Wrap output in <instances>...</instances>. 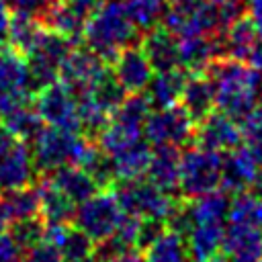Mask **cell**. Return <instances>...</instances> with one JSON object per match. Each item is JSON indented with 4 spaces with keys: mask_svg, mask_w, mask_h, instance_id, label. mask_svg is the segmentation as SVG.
Segmentation results:
<instances>
[{
    "mask_svg": "<svg viewBox=\"0 0 262 262\" xmlns=\"http://www.w3.org/2000/svg\"><path fill=\"white\" fill-rule=\"evenodd\" d=\"M10 223H12V219H10V215H8L6 207H4V201H2V196H0V233L6 231V229L10 227Z\"/></svg>",
    "mask_w": 262,
    "mask_h": 262,
    "instance_id": "47",
    "label": "cell"
},
{
    "mask_svg": "<svg viewBox=\"0 0 262 262\" xmlns=\"http://www.w3.org/2000/svg\"><path fill=\"white\" fill-rule=\"evenodd\" d=\"M205 74L213 82L215 108L235 121H242L262 104V78L250 63L233 57H217Z\"/></svg>",
    "mask_w": 262,
    "mask_h": 262,
    "instance_id": "1",
    "label": "cell"
},
{
    "mask_svg": "<svg viewBox=\"0 0 262 262\" xmlns=\"http://www.w3.org/2000/svg\"><path fill=\"white\" fill-rule=\"evenodd\" d=\"M223 57L221 37L184 35L178 37V68L186 74H203L213 59Z\"/></svg>",
    "mask_w": 262,
    "mask_h": 262,
    "instance_id": "15",
    "label": "cell"
},
{
    "mask_svg": "<svg viewBox=\"0 0 262 262\" xmlns=\"http://www.w3.org/2000/svg\"><path fill=\"white\" fill-rule=\"evenodd\" d=\"M6 90H29L27 59L12 47L0 49V92ZM33 94V92H31Z\"/></svg>",
    "mask_w": 262,
    "mask_h": 262,
    "instance_id": "32",
    "label": "cell"
},
{
    "mask_svg": "<svg viewBox=\"0 0 262 262\" xmlns=\"http://www.w3.org/2000/svg\"><path fill=\"white\" fill-rule=\"evenodd\" d=\"M6 4L10 6L12 12L31 14L43 23L45 16L59 4V0H6Z\"/></svg>",
    "mask_w": 262,
    "mask_h": 262,
    "instance_id": "39",
    "label": "cell"
},
{
    "mask_svg": "<svg viewBox=\"0 0 262 262\" xmlns=\"http://www.w3.org/2000/svg\"><path fill=\"white\" fill-rule=\"evenodd\" d=\"M186 72L182 68H172L164 72H154L147 88L143 90L151 102V108H166L180 102V94L186 82Z\"/></svg>",
    "mask_w": 262,
    "mask_h": 262,
    "instance_id": "23",
    "label": "cell"
},
{
    "mask_svg": "<svg viewBox=\"0 0 262 262\" xmlns=\"http://www.w3.org/2000/svg\"><path fill=\"white\" fill-rule=\"evenodd\" d=\"M192 143L199 147H207V149L225 154V151L242 145L239 121H235L233 117H229L221 111H211L205 119L194 123Z\"/></svg>",
    "mask_w": 262,
    "mask_h": 262,
    "instance_id": "11",
    "label": "cell"
},
{
    "mask_svg": "<svg viewBox=\"0 0 262 262\" xmlns=\"http://www.w3.org/2000/svg\"><path fill=\"white\" fill-rule=\"evenodd\" d=\"M139 45L145 51L154 72L178 68V37L164 25H156L154 29L145 31Z\"/></svg>",
    "mask_w": 262,
    "mask_h": 262,
    "instance_id": "18",
    "label": "cell"
},
{
    "mask_svg": "<svg viewBox=\"0 0 262 262\" xmlns=\"http://www.w3.org/2000/svg\"><path fill=\"white\" fill-rule=\"evenodd\" d=\"M164 229H166V221L164 219H158V217H145V219H141L139 221V231H137L135 248L145 250Z\"/></svg>",
    "mask_w": 262,
    "mask_h": 262,
    "instance_id": "40",
    "label": "cell"
},
{
    "mask_svg": "<svg viewBox=\"0 0 262 262\" xmlns=\"http://www.w3.org/2000/svg\"><path fill=\"white\" fill-rule=\"evenodd\" d=\"M139 35L141 33L127 18L121 0H102L94 14L88 18L80 43L111 63L121 49L139 43Z\"/></svg>",
    "mask_w": 262,
    "mask_h": 262,
    "instance_id": "2",
    "label": "cell"
},
{
    "mask_svg": "<svg viewBox=\"0 0 262 262\" xmlns=\"http://www.w3.org/2000/svg\"><path fill=\"white\" fill-rule=\"evenodd\" d=\"M117 262H147V260H145L143 254H139V252H135V250H129V252H125Z\"/></svg>",
    "mask_w": 262,
    "mask_h": 262,
    "instance_id": "48",
    "label": "cell"
},
{
    "mask_svg": "<svg viewBox=\"0 0 262 262\" xmlns=\"http://www.w3.org/2000/svg\"><path fill=\"white\" fill-rule=\"evenodd\" d=\"M0 123H2L16 139H20V141H25V143H31V141L39 135V131L45 127L43 119L37 115L35 108H31V104H25V106H20V108H16V111H10L8 115L0 117Z\"/></svg>",
    "mask_w": 262,
    "mask_h": 262,
    "instance_id": "34",
    "label": "cell"
},
{
    "mask_svg": "<svg viewBox=\"0 0 262 262\" xmlns=\"http://www.w3.org/2000/svg\"><path fill=\"white\" fill-rule=\"evenodd\" d=\"M78 262H98V260H96V256L92 254V256H88V258H84V260H78Z\"/></svg>",
    "mask_w": 262,
    "mask_h": 262,
    "instance_id": "49",
    "label": "cell"
},
{
    "mask_svg": "<svg viewBox=\"0 0 262 262\" xmlns=\"http://www.w3.org/2000/svg\"><path fill=\"white\" fill-rule=\"evenodd\" d=\"M123 217V209L119 207V201L113 190H102L94 192L86 201L76 205L74 213V223L88 233L94 244L113 235L119 221Z\"/></svg>",
    "mask_w": 262,
    "mask_h": 262,
    "instance_id": "7",
    "label": "cell"
},
{
    "mask_svg": "<svg viewBox=\"0 0 262 262\" xmlns=\"http://www.w3.org/2000/svg\"><path fill=\"white\" fill-rule=\"evenodd\" d=\"M39 192V215L47 223H72L76 213V203L66 196L51 180L41 178L35 186Z\"/></svg>",
    "mask_w": 262,
    "mask_h": 262,
    "instance_id": "25",
    "label": "cell"
},
{
    "mask_svg": "<svg viewBox=\"0 0 262 262\" xmlns=\"http://www.w3.org/2000/svg\"><path fill=\"white\" fill-rule=\"evenodd\" d=\"M2 201H4V207H6L12 221L39 215V192L31 184L20 186V188L4 190Z\"/></svg>",
    "mask_w": 262,
    "mask_h": 262,
    "instance_id": "36",
    "label": "cell"
},
{
    "mask_svg": "<svg viewBox=\"0 0 262 262\" xmlns=\"http://www.w3.org/2000/svg\"><path fill=\"white\" fill-rule=\"evenodd\" d=\"M141 137H143V127L131 125V123L121 121L111 115L108 123L96 135V143L106 156H115V154L123 151L125 147L133 145L135 141H139Z\"/></svg>",
    "mask_w": 262,
    "mask_h": 262,
    "instance_id": "29",
    "label": "cell"
},
{
    "mask_svg": "<svg viewBox=\"0 0 262 262\" xmlns=\"http://www.w3.org/2000/svg\"><path fill=\"white\" fill-rule=\"evenodd\" d=\"M23 262H66V260L55 246L43 239L23 252Z\"/></svg>",
    "mask_w": 262,
    "mask_h": 262,
    "instance_id": "41",
    "label": "cell"
},
{
    "mask_svg": "<svg viewBox=\"0 0 262 262\" xmlns=\"http://www.w3.org/2000/svg\"><path fill=\"white\" fill-rule=\"evenodd\" d=\"M248 63H250V66L260 74V78H262V43L256 47V51L252 53V57L248 59Z\"/></svg>",
    "mask_w": 262,
    "mask_h": 262,
    "instance_id": "46",
    "label": "cell"
},
{
    "mask_svg": "<svg viewBox=\"0 0 262 262\" xmlns=\"http://www.w3.org/2000/svg\"><path fill=\"white\" fill-rule=\"evenodd\" d=\"M143 252H145L143 256L147 262H190L184 235L168 227Z\"/></svg>",
    "mask_w": 262,
    "mask_h": 262,
    "instance_id": "31",
    "label": "cell"
},
{
    "mask_svg": "<svg viewBox=\"0 0 262 262\" xmlns=\"http://www.w3.org/2000/svg\"><path fill=\"white\" fill-rule=\"evenodd\" d=\"M49 180L66 194L70 196L76 205L86 201L88 196H92L98 186L94 182V178L80 166L76 164H66V166H59L57 170L49 172Z\"/></svg>",
    "mask_w": 262,
    "mask_h": 262,
    "instance_id": "27",
    "label": "cell"
},
{
    "mask_svg": "<svg viewBox=\"0 0 262 262\" xmlns=\"http://www.w3.org/2000/svg\"><path fill=\"white\" fill-rule=\"evenodd\" d=\"M260 164L262 162L244 143L225 151L223 162H221V184H219V188H223L229 194L250 190L252 184H254V178L258 174Z\"/></svg>",
    "mask_w": 262,
    "mask_h": 262,
    "instance_id": "14",
    "label": "cell"
},
{
    "mask_svg": "<svg viewBox=\"0 0 262 262\" xmlns=\"http://www.w3.org/2000/svg\"><path fill=\"white\" fill-rule=\"evenodd\" d=\"M18 141H20V139H16V137H14V135L0 123V160H2L6 154H10L12 147H14Z\"/></svg>",
    "mask_w": 262,
    "mask_h": 262,
    "instance_id": "44",
    "label": "cell"
},
{
    "mask_svg": "<svg viewBox=\"0 0 262 262\" xmlns=\"http://www.w3.org/2000/svg\"><path fill=\"white\" fill-rule=\"evenodd\" d=\"M43 29L45 25L39 18L25 12H12L10 27H8V47H12L23 57H27L37 45Z\"/></svg>",
    "mask_w": 262,
    "mask_h": 262,
    "instance_id": "30",
    "label": "cell"
},
{
    "mask_svg": "<svg viewBox=\"0 0 262 262\" xmlns=\"http://www.w3.org/2000/svg\"><path fill=\"white\" fill-rule=\"evenodd\" d=\"M221 162L223 154L207 147H190L180 154V178L178 192L182 199H194L211 192L221 184Z\"/></svg>",
    "mask_w": 262,
    "mask_h": 262,
    "instance_id": "4",
    "label": "cell"
},
{
    "mask_svg": "<svg viewBox=\"0 0 262 262\" xmlns=\"http://www.w3.org/2000/svg\"><path fill=\"white\" fill-rule=\"evenodd\" d=\"M100 2L102 0H59V4L45 16L43 25L68 37L72 43H80L84 27Z\"/></svg>",
    "mask_w": 262,
    "mask_h": 262,
    "instance_id": "12",
    "label": "cell"
},
{
    "mask_svg": "<svg viewBox=\"0 0 262 262\" xmlns=\"http://www.w3.org/2000/svg\"><path fill=\"white\" fill-rule=\"evenodd\" d=\"M113 192H115L123 213L135 215L139 219L158 217V219L166 221L168 213L172 211V207L176 203L168 192H164L162 188H158L156 184H151L149 180H143V178L115 182Z\"/></svg>",
    "mask_w": 262,
    "mask_h": 262,
    "instance_id": "6",
    "label": "cell"
},
{
    "mask_svg": "<svg viewBox=\"0 0 262 262\" xmlns=\"http://www.w3.org/2000/svg\"><path fill=\"white\" fill-rule=\"evenodd\" d=\"M180 154H182L180 147L174 145H156V149H151L145 178L168 194L178 190Z\"/></svg>",
    "mask_w": 262,
    "mask_h": 262,
    "instance_id": "19",
    "label": "cell"
},
{
    "mask_svg": "<svg viewBox=\"0 0 262 262\" xmlns=\"http://www.w3.org/2000/svg\"><path fill=\"white\" fill-rule=\"evenodd\" d=\"M88 137L63 127L45 125L39 135L31 141V154L35 170L49 174L66 164H78Z\"/></svg>",
    "mask_w": 262,
    "mask_h": 262,
    "instance_id": "3",
    "label": "cell"
},
{
    "mask_svg": "<svg viewBox=\"0 0 262 262\" xmlns=\"http://www.w3.org/2000/svg\"><path fill=\"white\" fill-rule=\"evenodd\" d=\"M106 70L108 63L100 59L94 51H90L86 45H74L59 68V82H63L78 98L82 94H88L106 74Z\"/></svg>",
    "mask_w": 262,
    "mask_h": 262,
    "instance_id": "9",
    "label": "cell"
},
{
    "mask_svg": "<svg viewBox=\"0 0 262 262\" xmlns=\"http://www.w3.org/2000/svg\"><path fill=\"white\" fill-rule=\"evenodd\" d=\"M76 43H72L68 37L51 31V29H43L37 45L33 47V51L25 57L27 59V76H29V90L39 92L41 88L53 84L55 80H59V68L66 59V55L70 53V49Z\"/></svg>",
    "mask_w": 262,
    "mask_h": 262,
    "instance_id": "5",
    "label": "cell"
},
{
    "mask_svg": "<svg viewBox=\"0 0 262 262\" xmlns=\"http://www.w3.org/2000/svg\"><path fill=\"white\" fill-rule=\"evenodd\" d=\"M231 194L223 188H215L211 192L199 194L194 199H184L192 223H223L229 213V199Z\"/></svg>",
    "mask_w": 262,
    "mask_h": 262,
    "instance_id": "28",
    "label": "cell"
},
{
    "mask_svg": "<svg viewBox=\"0 0 262 262\" xmlns=\"http://www.w3.org/2000/svg\"><path fill=\"white\" fill-rule=\"evenodd\" d=\"M10 6L0 0V49L8 47V27H10Z\"/></svg>",
    "mask_w": 262,
    "mask_h": 262,
    "instance_id": "43",
    "label": "cell"
},
{
    "mask_svg": "<svg viewBox=\"0 0 262 262\" xmlns=\"http://www.w3.org/2000/svg\"><path fill=\"white\" fill-rule=\"evenodd\" d=\"M149 158H151V143L145 137H141L133 145L125 147L123 151L111 156L115 182L145 178V172H147V166H149Z\"/></svg>",
    "mask_w": 262,
    "mask_h": 262,
    "instance_id": "24",
    "label": "cell"
},
{
    "mask_svg": "<svg viewBox=\"0 0 262 262\" xmlns=\"http://www.w3.org/2000/svg\"><path fill=\"white\" fill-rule=\"evenodd\" d=\"M121 6L139 33L160 25L166 12V0H121Z\"/></svg>",
    "mask_w": 262,
    "mask_h": 262,
    "instance_id": "33",
    "label": "cell"
},
{
    "mask_svg": "<svg viewBox=\"0 0 262 262\" xmlns=\"http://www.w3.org/2000/svg\"><path fill=\"white\" fill-rule=\"evenodd\" d=\"M35 111L45 125L63 127L80 133L78 100L63 82L55 80L53 84L35 92Z\"/></svg>",
    "mask_w": 262,
    "mask_h": 262,
    "instance_id": "10",
    "label": "cell"
},
{
    "mask_svg": "<svg viewBox=\"0 0 262 262\" xmlns=\"http://www.w3.org/2000/svg\"><path fill=\"white\" fill-rule=\"evenodd\" d=\"M37 170L33 164V154H31V143L18 141L10 154H6L0 160V188L10 190V188H20L33 182Z\"/></svg>",
    "mask_w": 262,
    "mask_h": 262,
    "instance_id": "20",
    "label": "cell"
},
{
    "mask_svg": "<svg viewBox=\"0 0 262 262\" xmlns=\"http://www.w3.org/2000/svg\"><path fill=\"white\" fill-rule=\"evenodd\" d=\"M45 227L47 221L41 215H33V217H25V219H16L10 223V235L14 237V242L20 246V250H29L35 244L45 239Z\"/></svg>",
    "mask_w": 262,
    "mask_h": 262,
    "instance_id": "37",
    "label": "cell"
},
{
    "mask_svg": "<svg viewBox=\"0 0 262 262\" xmlns=\"http://www.w3.org/2000/svg\"><path fill=\"white\" fill-rule=\"evenodd\" d=\"M260 43L262 41H260L256 27L248 14H242L239 18H235L227 27V31L221 35L223 57H233L239 61H248Z\"/></svg>",
    "mask_w": 262,
    "mask_h": 262,
    "instance_id": "22",
    "label": "cell"
},
{
    "mask_svg": "<svg viewBox=\"0 0 262 262\" xmlns=\"http://www.w3.org/2000/svg\"><path fill=\"white\" fill-rule=\"evenodd\" d=\"M258 262H262V258H260V260H258Z\"/></svg>",
    "mask_w": 262,
    "mask_h": 262,
    "instance_id": "51",
    "label": "cell"
},
{
    "mask_svg": "<svg viewBox=\"0 0 262 262\" xmlns=\"http://www.w3.org/2000/svg\"><path fill=\"white\" fill-rule=\"evenodd\" d=\"M0 262H23V250L6 231L0 233Z\"/></svg>",
    "mask_w": 262,
    "mask_h": 262,
    "instance_id": "42",
    "label": "cell"
},
{
    "mask_svg": "<svg viewBox=\"0 0 262 262\" xmlns=\"http://www.w3.org/2000/svg\"><path fill=\"white\" fill-rule=\"evenodd\" d=\"M248 16L252 18V23H254V27H256V33H258V37H260V41H262V0H258V2H252V4H248Z\"/></svg>",
    "mask_w": 262,
    "mask_h": 262,
    "instance_id": "45",
    "label": "cell"
},
{
    "mask_svg": "<svg viewBox=\"0 0 262 262\" xmlns=\"http://www.w3.org/2000/svg\"><path fill=\"white\" fill-rule=\"evenodd\" d=\"M229 201V223H242V225H254L262 227V196L254 190H244L237 194H231Z\"/></svg>",
    "mask_w": 262,
    "mask_h": 262,
    "instance_id": "35",
    "label": "cell"
},
{
    "mask_svg": "<svg viewBox=\"0 0 262 262\" xmlns=\"http://www.w3.org/2000/svg\"><path fill=\"white\" fill-rule=\"evenodd\" d=\"M186 115L199 123L201 119H205L211 111H215V90H213V82L209 80V76L203 74H188L182 94H180V102H178Z\"/></svg>",
    "mask_w": 262,
    "mask_h": 262,
    "instance_id": "21",
    "label": "cell"
},
{
    "mask_svg": "<svg viewBox=\"0 0 262 262\" xmlns=\"http://www.w3.org/2000/svg\"><path fill=\"white\" fill-rule=\"evenodd\" d=\"M221 252L229 262H258L262 258V227L229 223L223 231Z\"/></svg>",
    "mask_w": 262,
    "mask_h": 262,
    "instance_id": "16",
    "label": "cell"
},
{
    "mask_svg": "<svg viewBox=\"0 0 262 262\" xmlns=\"http://www.w3.org/2000/svg\"><path fill=\"white\" fill-rule=\"evenodd\" d=\"M45 242L55 246L66 262H78L94 254V239L88 233H84L78 225L47 223Z\"/></svg>",
    "mask_w": 262,
    "mask_h": 262,
    "instance_id": "17",
    "label": "cell"
},
{
    "mask_svg": "<svg viewBox=\"0 0 262 262\" xmlns=\"http://www.w3.org/2000/svg\"><path fill=\"white\" fill-rule=\"evenodd\" d=\"M252 2H258V0H246V4H252Z\"/></svg>",
    "mask_w": 262,
    "mask_h": 262,
    "instance_id": "50",
    "label": "cell"
},
{
    "mask_svg": "<svg viewBox=\"0 0 262 262\" xmlns=\"http://www.w3.org/2000/svg\"><path fill=\"white\" fill-rule=\"evenodd\" d=\"M223 223H196L184 235L190 262H207L221 252L223 246Z\"/></svg>",
    "mask_w": 262,
    "mask_h": 262,
    "instance_id": "26",
    "label": "cell"
},
{
    "mask_svg": "<svg viewBox=\"0 0 262 262\" xmlns=\"http://www.w3.org/2000/svg\"><path fill=\"white\" fill-rule=\"evenodd\" d=\"M194 121L186 115L180 104H172L166 108H151L143 123V137L156 145H174L182 147L192 143Z\"/></svg>",
    "mask_w": 262,
    "mask_h": 262,
    "instance_id": "8",
    "label": "cell"
},
{
    "mask_svg": "<svg viewBox=\"0 0 262 262\" xmlns=\"http://www.w3.org/2000/svg\"><path fill=\"white\" fill-rule=\"evenodd\" d=\"M242 143L262 162V104H258L250 115L239 121Z\"/></svg>",
    "mask_w": 262,
    "mask_h": 262,
    "instance_id": "38",
    "label": "cell"
},
{
    "mask_svg": "<svg viewBox=\"0 0 262 262\" xmlns=\"http://www.w3.org/2000/svg\"><path fill=\"white\" fill-rule=\"evenodd\" d=\"M111 66L117 82L127 94L143 92L154 76V68L139 43H133L121 49L117 57L111 61Z\"/></svg>",
    "mask_w": 262,
    "mask_h": 262,
    "instance_id": "13",
    "label": "cell"
}]
</instances>
